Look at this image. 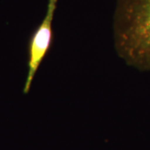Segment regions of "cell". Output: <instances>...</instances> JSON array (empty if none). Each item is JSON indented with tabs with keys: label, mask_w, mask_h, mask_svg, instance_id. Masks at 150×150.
Wrapping results in <instances>:
<instances>
[{
	"label": "cell",
	"mask_w": 150,
	"mask_h": 150,
	"mask_svg": "<svg viewBox=\"0 0 150 150\" xmlns=\"http://www.w3.org/2000/svg\"><path fill=\"white\" fill-rule=\"evenodd\" d=\"M112 33L119 58L135 69L150 71V0H116Z\"/></svg>",
	"instance_id": "1"
},
{
	"label": "cell",
	"mask_w": 150,
	"mask_h": 150,
	"mask_svg": "<svg viewBox=\"0 0 150 150\" xmlns=\"http://www.w3.org/2000/svg\"><path fill=\"white\" fill-rule=\"evenodd\" d=\"M58 0H48L46 13L38 27L33 33L28 49V72L23 92L27 94L35 75L52 45L53 23Z\"/></svg>",
	"instance_id": "2"
}]
</instances>
